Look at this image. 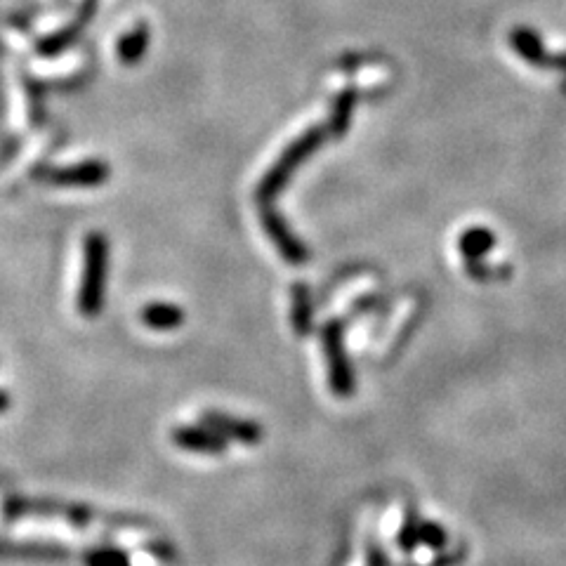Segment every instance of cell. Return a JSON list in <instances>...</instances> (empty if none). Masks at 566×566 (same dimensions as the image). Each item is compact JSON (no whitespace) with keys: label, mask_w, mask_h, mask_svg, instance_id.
<instances>
[{"label":"cell","mask_w":566,"mask_h":566,"mask_svg":"<svg viewBox=\"0 0 566 566\" xmlns=\"http://www.w3.org/2000/svg\"><path fill=\"white\" fill-rule=\"evenodd\" d=\"M175 444L184 451L203 453V456H220L227 446L220 434L206 430H189V427H182V430L175 432Z\"/></svg>","instance_id":"6da1fadb"},{"label":"cell","mask_w":566,"mask_h":566,"mask_svg":"<svg viewBox=\"0 0 566 566\" xmlns=\"http://www.w3.org/2000/svg\"><path fill=\"white\" fill-rule=\"evenodd\" d=\"M206 425H210V430H213L215 434H220V437H232L246 444L260 442V427L253 423H241V420L210 416L206 418Z\"/></svg>","instance_id":"7a4b0ae2"},{"label":"cell","mask_w":566,"mask_h":566,"mask_svg":"<svg viewBox=\"0 0 566 566\" xmlns=\"http://www.w3.org/2000/svg\"><path fill=\"white\" fill-rule=\"evenodd\" d=\"M418 543L427 545V548L442 550L449 543V536H446V531L439 524L418 522Z\"/></svg>","instance_id":"3957f363"},{"label":"cell","mask_w":566,"mask_h":566,"mask_svg":"<svg viewBox=\"0 0 566 566\" xmlns=\"http://www.w3.org/2000/svg\"><path fill=\"white\" fill-rule=\"evenodd\" d=\"M92 566H125V559L121 555H114V552H102V555H95L90 559Z\"/></svg>","instance_id":"277c9868"}]
</instances>
